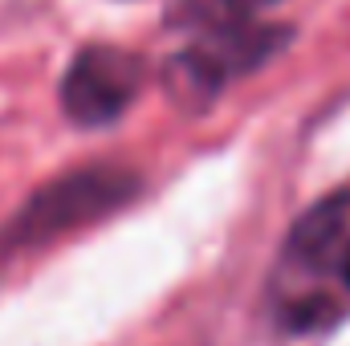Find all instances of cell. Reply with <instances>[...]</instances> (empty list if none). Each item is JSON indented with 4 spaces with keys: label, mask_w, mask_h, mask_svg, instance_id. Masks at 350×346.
I'll use <instances>...</instances> for the list:
<instances>
[{
    "label": "cell",
    "mask_w": 350,
    "mask_h": 346,
    "mask_svg": "<svg viewBox=\"0 0 350 346\" xmlns=\"http://www.w3.org/2000/svg\"><path fill=\"white\" fill-rule=\"evenodd\" d=\"M350 253V187L330 191L314 208H306L285 232L281 257L273 269V306L289 330H322L342 306L322 289V281L338 285V269Z\"/></svg>",
    "instance_id": "6da1fadb"
},
{
    "label": "cell",
    "mask_w": 350,
    "mask_h": 346,
    "mask_svg": "<svg viewBox=\"0 0 350 346\" xmlns=\"http://www.w3.org/2000/svg\"><path fill=\"white\" fill-rule=\"evenodd\" d=\"M139 191L143 175L122 163H86L53 175L37 191H29V200L0 224V261L90 228L135 204Z\"/></svg>",
    "instance_id": "7a4b0ae2"
},
{
    "label": "cell",
    "mask_w": 350,
    "mask_h": 346,
    "mask_svg": "<svg viewBox=\"0 0 350 346\" xmlns=\"http://www.w3.org/2000/svg\"><path fill=\"white\" fill-rule=\"evenodd\" d=\"M289 41H293V29L269 25V21L196 33L179 53L167 57L163 86L183 110H208L228 86L269 66Z\"/></svg>",
    "instance_id": "3957f363"
},
{
    "label": "cell",
    "mask_w": 350,
    "mask_h": 346,
    "mask_svg": "<svg viewBox=\"0 0 350 346\" xmlns=\"http://www.w3.org/2000/svg\"><path fill=\"white\" fill-rule=\"evenodd\" d=\"M147 86V62L126 49V45H110V41H94L82 45L62 78V110L74 127H110L118 122L135 98Z\"/></svg>",
    "instance_id": "277c9868"
},
{
    "label": "cell",
    "mask_w": 350,
    "mask_h": 346,
    "mask_svg": "<svg viewBox=\"0 0 350 346\" xmlns=\"http://www.w3.org/2000/svg\"><path fill=\"white\" fill-rule=\"evenodd\" d=\"M277 0H175L167 12V29L175 33H208V29H228V25H249L261 21L265 8Z\"/></svg>",
    "instance_id": "5b68a950"
},
{
    "label": "cell",
    "mask_w": 350,
    "mask_h": 346,
    "mask_svg": "<svg viewBox=\"0 0 350 346\" xmlns=\"http://www.w3.org/2000/svg\"><path fill=\"white\" fill-rule=\"evenodd\" d=\"M338 285L350 293V253H347V261H342V269H338Z\"/></svg>",
    "instance_id": "8992f818"
}]
</instances>
